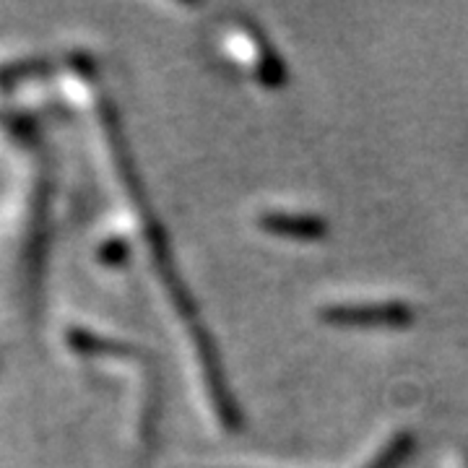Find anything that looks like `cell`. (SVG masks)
<instances>
[{"label":"cell","mask_w":468,"mask_h":468,"mask_svg":"<svg viewBox=\"0 0 468 468\" xmlns=\"http://www.w3.org/2000/svg\"><path fill=\"white\" fill-rule=\"evenodd\" d=\"M411 318V310L406 304H356V307H335L325 313L331 323H380V325H403Z\"/></svg>","instance_id":"6da1fadb"},{"label":"cell","mask_w":468,"mask_h":468,"mask_svg":"<svg viewBox=\"0 0 468 468\" xmlns=\"http://www.w3.org/2000/svg\"><path fill=\"white\" fill-rule=\"evenodd\" d=\"M266 232L284 234V237H297V239H310V237H320V221L307 217H286V214H276V217L263 218Z\"/></svg>","instance_id":"7a4b0ae2"}]
</instances>
